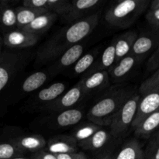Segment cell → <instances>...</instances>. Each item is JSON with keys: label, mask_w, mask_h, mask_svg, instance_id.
<instances>
[{"label": "cell", "mask_w": 159, "mask_h": 159, "mask_svg": "<svg viewBox=\"0 0 159 159\" xmlns=\"http://www.w3.org/2000/svg\"><path fill=\"white\" fill-rule=\"evenodd\" d=\"M147 68L149 71H156L159 68V47L154 51L148 61Z\"/></svg>", "instance_id": "cell-33"}, {"label": "cell", "mask_w": 159, "mask_h": 159, "mask_svg": "<svg viewBox=\"0 0 159 159\" xmlns=\"http://www.w3.org/2000/svg\"><path fill=\"white\" fill-rule=\"evenodd\" d=\"M102 3L101 0H75L71 2V9L63 17L68 23L78 20L92 15V12Z\"/></svg>", "instance_id": "cell-10"}, {"label": "cell", "mask_w": 159, "mask_h": 159, "mask_svg": "<svg viewBox=\"0 0 159 159\" xmlns=\"http://www.w3.org/2000/svg\"><path fill=\"white\" fill-rule=\"evenodd\" d=\"M159 89V68L156 70L152 76L144 80L139 88V93L141 96L148 93Z\"/></svg>", "instance_id": "cell-30"}, {"label": "cell", "mask_w": 159, "mask_h": 159, "mask_svg": "<svg viewBox=\"0 0 159 159\" xmlns=\"http://www.w3.org/2000/svg\"><path fill=\"white\" fill-rule=\"evenodd\" d=\"M141 95H131L124 102L110 123V132L115 138L122 136L132 126L136 115Z\"/></svg>", "instance_id": "cell-4"}, {"label": "cell", "mask_w": 159, "mask_h": 159, "mask_svg": "<svg viewBox=\"0 0 159 159\" xmlns=\"http://www.w3.org/2000/svg\"><path fill=\"white\" fill-rule=\"evenodd\" d=\"M109 138H110V134L108 132L100 128L91 138L80 143V145L84 149L87 150H99L106 145Z\"/></svg>", "instance_id": "cell-25"}, {"label": "cell", "mask_w": 159, "mask_h": 159, "mask_svg": "<svg viewBox=\"0 0 159 159\" xmlns=\"http://www.w3.org/2000/svg\"><path fill=\"white\" fill-rule=\"evenodd\" d=\"M159 128V109L147 116L136 128L135 134L139 138H148Z\"/></svg>", "instance_id": "cell-22"}, {"label": "cell", "mask_w": 159, "mask_h": 159, "mask_svg": "<svg viewBox=\"0 0 159 159\" xmlns=\"http://www.w3.org/2000/svg\"><path fill=\"white\" fill-rule=\"evenodd\" d=\"M57 18V14L54 12H47L39 16L34 19L30 23L23 28V30L30 34L40 36V34L45 33L51 27Z\"/></svg>", "instance_id": "cell-15"}, {"label": "cell", "mask_w": 159, "mask_h": 159, "mask_svg": "<svg viewBox=\"0 0 159 159\" xmlns=\"http://www.w3.org/2000/svg\"><path fill=\"white\" fill-rule=\"evenodd\" d=\"M38 40L39 36L20 29L5 33L2 37L3 44L10 48H30L34 46Z\"/></svg>", "instance_id": "cell-8"}, {"label": "cell", "mask_w": 159, "mask_h": 159, "mask_svg": "<svg viewBox=\"0 0 159 159\" xmlns=\"http://www.w3.org/2000/svg\"><path fill=\"white\" fill-rule=\"evenodd\" d=\"M21 62L19 54L13 53H2L0 55V91L6 86L16 72Z\"/></svg>", "instance_id": "cell-7"}, {"label": "cell", "mask_w": 159, "mask_h": 159, "mask_svg": "<svg viewBox=\"0 0 159 159\" xmlns=\"http://www.w3.org/2000/svg\"><path fill=\"white\" fill-rule=\"evenodd\" d=\"M71 2L67 0H45L44 9L64 17L71 9Z\"/></svg>", "instance_id": "cell-28"}, {"label": "cell", "mask_w": 159, "mask_h": 159, "mask_svg": "<svg viewBox=\"0 0 159 159\" xmlns=\"http://www.w3.org/2000/svg\"><path fill=\"white\" fill-rule=\"evenodd\" d=\"M99 129H100L99 126L96 125V124H93V123L90 124L82 125L75 130L73 138L76 140L77 142L82 143L91 138Z\"/></svg>", "instance_id": "cell-29"}, {"label": "cell", "mask_w": 159, "mask_h": 159, "mask_svg": "<svg viewBox=\"0 0 159 159\" xmlns=\"http://www.w3.org/2000/svg\"><path fill=\"white\" fill-rule=\"evenodd\" d=\"M83 96L82 84L78 82L75 85L63 93L58 99L48 106L47 109L54 112H61L74 107Z\"/></svg>", "instance_id": "cell-9"}, {"label": "cell", "mask_w": 159, "mask_h": 159, "mask_svg": "<svg viewBox=\"0 0 159 159\" xmlns=\"http://www.w3.org/2000/svg\"><path fill=\"white\" fill-rule=\"evenodd\" d=\"M146 20L152 27L159 30V9H149L146 14Z\"/></svg>", "instance_id": "cell-32"}, {"label": "cell", "mask_w": 159, "mask_h": 159, "mask_svg": "<svg viewBox=\"0 0 159 159\" xmlns=\"http://www.w3.org/2000/svg\"><path fill=\"white\" fill-rule=\"evenodd\" d=\"M31 159H57V158H56L55 155H53L50 152L41 150L35 152Z\"/></svg>", "instance_id": "cell-35"}, {"label": "cell", "mask_w": 159, "mask_h": 159, "mask_svg": "<svg viewBox=\"0 0 159 159\" xmlns=\"http://www.w3.org/2000/svg\"><path fill=\"white\" fill-rule=\"evenodd\" d=\"M23 153L12 142L0 144V159H11L19 157Z\"/></svg>", "instance_id": "cell-31"}, {"label": "cell", "mask_w": 159, "mask_h": 159, "mask_svg": "<svg viewBox=\"0 0 159 159\" xmlns=\"http://www.w3.org/2000/svg\"><path fill=\"white\" fill-rule=\"evenodd\" d=\"M141 60L132 54L126 56L115 64L110 69L108 70L109 75H110L114 82H120L130 74L135 65Z\"/></svg>", "instance_id": "cell-12"}, {"label": "cell", "mask_w": 159, "mask_h": 159, "mask_svg": "<svg viewBox=\"0 0 159 159\" xmlns=\"http://www.w3.org/2000/svg\"><path fill=\"white\" fill-rule=\"evenodd\" d=\"M159 109V89L153 90L141 98L131 127L136 128L148 115Z\"/></svg>", "instance_id": "cell-6"}, {"label": "cell", "mask_w": 159, "mask_h": 159, "mask_svg": "<svg viewBox=\"0 0 159 159\" xmlns=\"http://www.w3.org/2000/svg\"><path fill=\"white\" fill-rule=\"evenodd\" d=\"M47 12H49V11L47 9H32V8L25 7L23 6L16 8L17 29L22 30L37 16Z\"/></svg>", "instance_id": "cell-20"}, {"label": "cell", "mask_w": 159, "mask_h": 159, "mask_svg": "<svg viewBox=\"0 0 159 159\" xmlns=\"http://www.w3.org/2000/svg\"><path fill=\"white\" fill-rule=\"evenodd\" d=\"M125 89H120L109 93L98 100L87 113V118L93 124L99 126H108L124 102L130 96Z\"/></svg>", "instance_id": "cell-2"}, {"label": "cell", "mask_w": 159, "mask_h": 159, "mask_svg": "<svg viewBox=\"0 0 159 159\" xmlns=\"http://www.w3.org/2000/svg\"><path fill=\"white\" fill-rule=\"evenodd\" d=\"M84 46L81 43H76L68 48L59 57L55 65V69L57 72L74 65L78 60L83 54Z\"/></svg>", "instance_id": "cell-18"}, {"label": "cell", "mask_w": 159, "mask_h": 159, "mask_svg": "<svg viewBox=\"0 0 159 159\" xmlns=\"http://www.w3.org/2000/svg\"><path fill=\"white\" fill-rule=\"evenodd\" d=\"M159 9V0H154L150 5V9Z\"/></svg>", "instance_id": "cell-38"}, {"label": "cell", "mask_w": 159, "mask_h": 159, "mask_svg": "<svg viewBox=\"0 0 159 159\" xmlns=\"http://www.w3.org/2000/svg\"><path fill=\"white\" fill-rule=\"evenodd\" d=\"M82 118L83 112L82 110L71 108L61 112L56 117V123L60 127H68L77 124Z\"/></svg>", "instance_id": "cell-24"}, {"label": "cell", "mask_w": 159, "mask_h": 159, "mask_svg": "<svg viewBox=\"0 0 159 159\" xmlns=\"http://www.w3.org/2000/svg\"><path fill=\"white\" fill-rule=\"evenodd\" d=\"M137 37H138L137 33L131 30L120 34L119 37L115 39L113 42H114L115 52H116V63L130 54L132 47Z\"/></svg>", "instance_id": "cell-16"}, {"label": "cell", "mask_w": 159, "mask_h": 159, "mask_svg": "<svg viewBox=\"0 0 159 159\" xmlns=\"http://www.w3.org/2000/svg\"><path fill=\"white\" fill-rule=\"evenodd\" d=\"M156 144H159V128L150 142V145H156Z\"/></svg>", "instance_id": "cell-37"}, {"label": "cell", "mask_w": 159, "mask_h": 159, "mask_svg": "<svg viewBox=\"0 0 159 159\" xmlns=\"http://www.w3.org/2000/svg\"><path fill=\"white\" fill-rule=\"evenodd\" d=\"M77 159H88V158H87V157L85 156V154L82 153V152H79V157H78Z\"/></svg>", "instance_id": "cell-39"}, {"label": "cell", "mask_w": 159, "mask_h": 159, "mask_svg": "<svg viewBox=\"0 0 159 159\" xmlns=\"http://www.w3.org/2000/svg\"><path fill=\"white\" fill-rule=\"evenodd\" d=\"M3 45V40H2V37L0 36V55L2 54V47Z\"/></svg>", "instance_id": "cell-40"}, {"label": "cell", "mask_w": 159, "mask_h": 159, "mask_svg": "<svg viewBox=\"0 0 159 159\" xmlns=\"http://www.w3.org/2000/svg\"><path fill=\"white\" fill-rule=\"evenodd\" d=\"M97 54V51H90L86 54H82V57L76 61L73 66L72 71L74 75H79L82 73H85V71H88L94 65Z\"/></svg>", "instance_id": "cell-27"}, {"label": "cell", "mask_w": 159, "mask_h": 159, "mask_svg": "<svg viewBox=\"0 0 159 159\" xmlns=\"http://www.w3.org/2000/svg\"><path fill=\"white\" fill-rule=\"evenodd\" d=\"M80 82L82 84L83 95L95 93L103 89L109 85L110 76L107 71H96L88 75H85Z\"/></svg>", "instance_id": "cell-11"}, {"label": "cell", "mask_w": 159, "mask_h": 159, "mask_svg": "<svg viewBox=\"0 0 159 159\" xmlns=\"http://www.w3.org/2000/svg\"><path fill=\"white\" fill-rule=\"evenodd\" d=\"M11 159H29V158H24V157H16V158H11Z\"/></svg>", "instance_id": "cell-41"}, {"label": "cell", "mask_w": 159, "mask_h": 159, "mask_svg": "<svg viewBox=\"0 0 159 159\" xmlns=\"http://www.w3.org/2000/svg\"><path fill=\"white\" fill-rule=\"evenodd\" d=\"M102 159H104V158H102Z\"/></svg>", "instance_id": "cell-42"}, {"label": "cell", "mask_w": 159, "mask_h": 159, "mask_svg": "<svg viewBox=\"0 0 159 159\" xmlns=\"http://www.w3.org/2000/svg\"><path fill=\"white\" fill-rule=\"evenodd\" d=\"M144 159H159V144L149 146L147 154L144 153Z\"/></svg>", "instance_id": "cell-34"}, {"label": "cell", "mask_w": 159, "mask_h": 159, "mask_svg": "<svg viewBox=\"0 0 159 159\" xmlns=\"http://www.w3.org/2000/svg\"><path fill=\"white\" fill-rule=\"evenodd\" d=\"M14 145L24 152V151H30L33 152H37L41 151L42 148L46 146L47 142L42 135L31 134L26 136H22L11 140Z\"/></svg>", "instance_id": "cell-14"}, {"label": "cell", "mask_w": 159, "mask_h": 159, "mask_svg": "<svg viewBox=\"0 0 159 159\" xmlns=\"http://www.w3.org/2000/svg\"><path fill=\"white\" fill-rule=\"evenodd\" d=\"M48 75L43 71H37L28 76L22 84V90L25 93H32L40 89L46 82Z\"/></svg>", "instance_id": "cell-26"}, {"label": "cell", "mask_w": 159, "mask_h": 159, "mask_svg": "<svg viewBox=\"0 0 159 159\" xmlns=\"http://www.w3.org/2000/svg\"><path fill=\"white\" fill-rule=\"evenodd\" d=\"M159 47V30L144 33L138 36L132 47L130 54L141 60L147 54Z\"/></svg>", "instance_id": "cell-5"}, {"label": "cell", "mask_w": 159, "mask_h": 159, "mask_svg": "<svg viewBox=\"0 0 159 159\" xmlns=\"http://www.w3.org/2000/svg\"><path fill=\"white\" fill-rule=\"evenodd\" d=\"M66 89V85L62 82H56L43 89L37 93V100L42 102H53L58 99Z\"/></svg>", "instance_id": "cell-23"}, {"label": "cell", "mask_w": 159, "mask_h": 159, "mask_svg": "<svg viewBox=\"0 0 159 159\" xmlns=\"http://www.w3.org/2000/svg\"><path fill=\"white\" fill-rule=\"evenodd\" d=\"M99 23V15L92 14L62 28L42 47L37 54V61L46 62L58 58L65 51L88 37Z\"/></svg>", "instance_id": "cell-1"}, {"label": "cell", "mask_w": 159, "mask_h": 159, "mask_svg": "<svg viewBox=\"0 0 159 159\" xmlns=\"http://www.w3.org/2000/svg\"><path fill=\"white\" fill-rule=\"evenodd\" d=\"M0 29L6 33L17 29L16 9L7 2H0Z\"/></svg>", "instance_id": "cell-19"}, {"label": "cell", "mask_w": 159, "mask_h": 159, "mask_svg": "<svg viewBox=\"0 0 159 159\" xmlns=\"http://www.w3.org/2000/svg\"><path fill=\"white\" fill-rule=\"evenodd\" d=\"M77 141L71 136H58L51 138L48 144V151L53 155L76 153Z\"/></svg>", "instance_id": "cell-13"}, {"label": "cell", "mask_w": 159, "mask_h": 159, "mask_svg": "<svg viewBox=\"0 0 159 159\" xmlns=\"http://www.w3.org/2000/svg\"><path fill=\"white\" fill-rule=\"evenodd\" d=\"M148 0H124L107 11L106 21L110 26L121 29L131 26L148 7Z\"/></svg>", "instance_id": "cell-3"}, {"label": "cell", "mask_w": 159, "mask_h": 159, "mask_svg": "<svg viewBox=\"0 0 159 159\" xmlns=\"http://www.w3.org/2000/svg\"><path fill=\"white\" fill-rule=\"evenodd\" d=\"M114 159H144V152L139 141L131 139L122 146Z\"/></svg>", "instance_id": "cell-21"}, {"label": "cell", "mask_w": 159, "mask_h": 159, "mask_svg": "<svg viewBox=\"0 0 159 159\" xmlns=\"http://www.w3.org/2000/svg\"><path fill=\"white\" fill-rule=\"evenodd\" d=\"M116 63V52H115L114 42L105 48L100 57L96 61L94 65L86 72V75L96 72V71H107L112 68Z\"/></svg>", "instance_id": "cell-17"}, {"label": "cell", "mask_w": 159, "mask_h": 159, "mask_svg": "<svg viewBox=\"0 0 159 159\" xmlns=\"http://www.w3.org/2000/svg\"><path fill=\"white\" fill-rule=\"evenodd\" d=\"M79 153H67L55 155L57 159H77Z\"/></svg>", "instance_id": "cell-36"}]
</instances>
